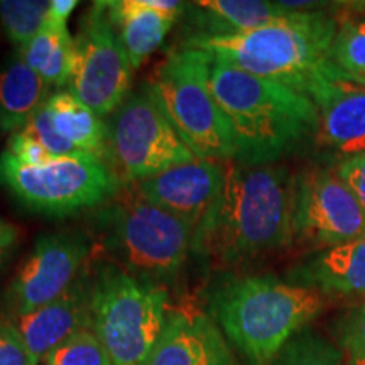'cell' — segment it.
<instances>
[{
  "label": "cell",
  "mask_w": 365,
  "mask_h": 365,
  "mask_svg": "<svg viewBox=\"0 0 365 365\" xmlns=\"http://www.w3.org/2000/svg\"><path fill=\"white\" fill-rule=\"evenodd\" d=\"M296 175L281 164L225 163L220 193L196 227L191 254L217 267H247L294 245Z\"/></svg>",
  "instance_id": "1"
},
{
  "label": "cell",
  "mask_w": 365,
  "mask_h": 365,
  "mask_svg": "<svg viewBox=\"0 0 365 365\" xmlns=\"http://www.w3.org/2000/svg\"><path fill=\"white\" fill-rule=\"evenodd\" d=\"M235 145L234 161L245 166L277 164L317 143L318 110L313 100L277 81L215 59L210 76Z\"/></svg>",
  "instance_id": "2"
},
{
  "label": "cell",
  "mask_w": 365,
  "mask_h": 365,
  "mask_svg": "<svg viewBox=\"0 0 365 365\" xmlns=\"http://www.w3.org/2000/svg\"><path fill=\"white\" fill-rule=\"evenodd\" d=\"M336 27L339 21L325 9L293 11L286 19L261 29L223 36L191 34L182 46L203 49L215 59L308 97L322 80H346L330 58Z\"/></svg>",
  "instance_id": "3"
},
{
  "label": "cell",
  "mask_w": 365,
  "mask_h": 365,
  "mask_svg": "<svg viewBox=\"0 0 365 365\" xmlns=\"http://www.w3.org/2000/svg\"><path fill=\"white\" fill-rule=\"evenodd\" d=\"M325 307V296L269 274L232 276L210 291L208 317L247 365H271Z\"/></svg>",
  "instance_id": "4"
},
{
  "label": "cell",
  "mask_w": 365,
  "mask_h": 365,
  "mask_svg": "<svg viewBox=\"0 0 365 365\" xmlns=\"http://www.w3.org/2000/svg\"><path fill=\"white\" fill-rule=\"evenodd\" d=\"M103 252L132 276L163 282L175 279L191 254L195 227L139 196H125L98 217Z\"/></svg>",
  "instance_id": "5"
},
{
  "label": "cell",
  "mask_w": 365,
  "mask_h": 365,
  "mask_svg": "<svg viewBox=\"0 0 365 365\" xmlns=\"http://www.w3.org/2000/svg\"><path fill=\"white\" fill-rule=\"evenodd\" d=\"M215 58L198 48L173 49L148 83L178 134L198 159L232 161L235 145L210 76Z\"/></svg>",
  "instance_id": "6"
},
{
  "label": "cell",
  "mask_w": 365,
  "mask_h": 365,
  "mask_svg": "<svg viewBox=\"0 0 365 365\" xmlns=\"http://www.w3.org/2000/svg\"><path fill=\"white\" fill-rule=\"evenodd\" d=\"M166 287L139 279L115 264L93 274L91 331L98 336L112 365H140L168 317Z\"/></svg>",
  "instance_id": "7"
},
{
  "label": "cell",
  "mask_w": 365,
  "mask_h": 365,
  "mask_svg": "<svg viewBox=\"0 0 365 365\" xmlns=\"http://www.w3.org/2000/svg\"><path fill=\"white\" fill-rule=\"evenodd\" d=\"M120 182L107 163L95 158H58L29 166L9 150L0 154V186L44 217L63 218L98 207L118 193Z\"/></svg>",
  "instance_id": "8"
},
{
  "label": "cell",
  "mask_w": 365,
  "mask_h": 365,
  "mask_svg": "<svg viewBox=\"0 0 365 365\" xmlns=\"http://www.w3.org/2000/svg\"><path fill=\"white\" fill-rule=\"evenodd\" d=\"M108 166L124 182H139L198 159L159 105L149 83L130 91L108 124Z\"/></svg>",
  "instance_id": "9"
},
{
  "label": "cell",
  "mask_w": 365,
  "mask_h": 365,
  "mask_svg": "<svg viewBox=\"0 0 365 365\" xmlns=\"http://www.w3.org/2000/svg\"><path fill=\"white\" fill-rule=\"evenodd\" d=\"M134 66L113 29L107 2H93L75 38L68 91L100 117L112 115L130 93Z\"/></svg>",
  "instance_id": "10"
},
{
  "label": "cell",
  "mask_w": 365,
  "mask_h": 365,
  "mask_svg": "<svg viewBox=\"0 0 365 365\" xmlns=\"http://www.w3.org/2000/svg\"><path fill=\"white\" fill-rule=\"evenodd\" d=\"M362 237H365V210L335 170L314 166L296 175L294 245L312 254Z\"/></svg>",
  "instance_id": "11"
},
{
  "label": "cell",
  "mask_w": 365,
  "mask_h": 365,
  "mask_svg": "<svg viewBox=\"0 0 365 365\" xmlns=\"http://www.w3.org/2000/svg\"><path fill=\"white\" fill-rule=\"evenodd\" d=\"M91 240L80 230L41 234L4 294L7 319L33 313L65 294L85 271Z\"/></svg>",
  "instance_id": "12"
},
{
  "label": "cell",
  "mask_w": 365,
  "mask_h": 365,
  "mask_svg": "<svg viewBox=\"0 0 365 365\" xmlns=\"http://www.w3.org/2000/svg\"><path fill=\"white\" fill-rule=\"evenodd\" d=\"M223 171L225 163L195 159L135 182V195L182 218L196 230L220 193Z\"/></svg>",
  "instance_id": "13"
},
{
  "label": "cell",
  "mask_w": 365,
  "mask_h": 365,
  "mask_svg": "<svg viewBox=\"0 0 365 365\" xmlns=\"http://www.w3.org/2000/svg\"><path fill=\"white\" fill-rule=\"evenodd\" d=\"M140 365H235L234 352L217 323L200 309H173Z\"/></svg>",
  "instance_id": "14"
},
{
  "label": "cell",
  "mask_w": 365,
  "mask_h": 365,
  "mask_svg": "<svg viewBox=\"0 0 365 365\" xmlns=\"http://www.w3.org/2000/svg\"><path fill=\"white\" fill-rule=\"evenodd\" d=\"M91 296L93 276L85 269L70 289L58 299L33 313L11 319L19 330L36 365L75 333L91 330Z\"/></svg>",
  "instance_id": "15"
},
{
  "label": "cell",
  "mask_w": 365,
  "mask_h": 365,
  "mask_svg": "<svg viewBox=\"0 0 365 365\" xmlns=\"http://www.w3.org/2000/svg\"><path fill=\"white\" fill-rule=\"evenodd\" d=\"M308 97L317 105V143L322 148L339 161L365 153V86L346 80H322Z\"/></svg>",
  "instance_id": "16"
},
{
  "label": "cell",
  "mask_w": 365,
  "mask_h": 365,
  "mask_svg": "<svg viewBox=\"0 0 365 365\" xmlns=\"http://www.w3.org/2000/svg\"><path fill=\"white\" fill-rule=\"evenodd\" d=\"M286 281L325 298H365V237L312 252L286 272Z\"/></svg>",
  "instance_id": "17"
},
{
  "label": "cell",
  "mask_w": 365,
  "mask_h": 365,
  "mask_svg": "<svg viewBox=\"0 0 365 365\" xmlns=\"http://www.w3.org/2000/svg\"><path fill=\"white\" fill-rule=\"evenodd\" d=\"M107 14L134 70L163 44L178 21L175 16L149 7L145 0H110Z\"/></svg>",
  "instance_id": "18"
},
{
  "label": "cell",
  "mask_w": 365,
  "mask_h": 365,
  "mask_svg": "<svg viewBox=\"0 0 365 365\" xmlns=\"http://www.w3.org/2000/svg\"><path fill=\"white\" fill-rule=\"evenodd\" d=\"M191 21L198 26L193 34L223 36L261 29L286 19L293 11L279 2L264 0H200L188 4Z\"/></svg>",
  "instance_id": "19"
},
{
  "label": "cell",
  "mask_w": 365,
  "mask_h": 365,
  "mask_svg": "<svg viewBox=\"0 0 365 365\" xmlns=\"http://www.w3.org/2000/svg\"><path fill=\"white\" fill-rule=\"evenodd\" d=\"M49 86L21 56L0 70V124L2 134L24 129L49 98Z\"/></svg>",
  "instance_id": "20"
},
{
  "label": "cell",
  "mask_w": 365,
  "mask_h": 365,
  "mask_svg": "<svg viewBox=\"0 0 365 365\" xmlns=\"http://www.w3.org/2000/svg\"><path fill=\"white\" fill-rule=\"evenodd\" d=\"M46 107L59 135L88 156L108 164V125L98 113L81 103L70 91H54L46 100Z\"/></svg>",
  "instance_id": "21"
},
{
  "label": "cell",
  "mask_w": 365,
  "mask_h": 365,
  "mask_svg": "<svg viewBox=\"0 0 365 365\" xmlns=\"http://www.w3.org/2000/svg\"><path fill=\"white\" fill-rule=\"evenodd\" d=\"M330 58L346 80L365 86V17L339 22Z\"/></svg>",
  "instance_id": "22"
},
{
  "label": "cell",
  "mask_w": 365,
  "mask_h": 365,
  "mask_svg": "<svg viewBox=\"0 0 365 365\" xmlns=\"http://www.w3.org/2000/svg\"><path fill=\"white\" fill-rule=\"evenodd\" d=\"M48 0H0V24L6 36L22 49L44 27Z\"/></svg>",
  "instance_id": "23"
},
{
  "label": "cell",
  "mask_w": 365,
  "mask_h": 365,
  "mask_svg": "<svg viewBox=\"0 0 365 365\" xmlns=\"http://www.w3.org/2000/svg\"><path fill=\"white\" fill-rule=\"evenodd\" d=\"M271 365H346L339 346L312 330H301L282 346Z\"/></svg>",
  "instance_id": "24"
},
{
  "label": "cell",
  "mask_w": 365,
  "mask_h": 365,
  "mask_svg": "<svg viewBox=\"0 0 365 365\" xmlns=\"http://www.w3.org/2000/svg\"><path fill=\"white\" fill-rule=\"evenodd\" d=\"M43 365H112L108 352L91 330H81L56 346Z\"/></svg>",
  "instance_id": "25"
},
{
  "label": "cell",
  "mask_w": 365,
  "mask_h": 365,
  "mask_svg": "<svg viewBox=\"0 0 365 365\" xmlns=\"http://www.w3.org/2000/svg\"><path fill=\"white\" fill-rule=\"evenodd\" d=\"M333 335L346 365H365V299L340 314Z\"/></svg>",
  "instance_id": "26"
},
{
  "label": "cell",
  "mask_w": 365,
  "mask_h": 365,
  "mask_svg": "<svg viewBox=\"0 0 365 365\" xmlns=\"http://www.w3.org/2000/svg\"><path fill=\"white\" fill-rule=\"evenodd\" d=\"M22 130L27 132L31 137H34L54 158H91L76 148V145L68 143L65 137L58 134V130L54 129L51 113H49L46 103L31 117V120L27 122V125Z\"/></svg>",
  "instance_id": "27"
},
{
  "label": "cell",
  "mask_w": 365,
  "mask_h": 365,
  "mask_svg": "<svg viewBox=\"0 0 365 365\" xmlns=\"http://www.w3.org/2000/svg\"><path fill=\"white\" fill-rule=\"evenodd\" d=\"M0 365H36L11 319H0Z\"/></svg>",
  "instance_id": "28"
},
{
  "label": "cell",
  "mask_w": 365,
  "mask_h": 365,
  "mask_svg": "<svg viewBox=\"0 0 365 365\" xmlns=\"http://www.w3.org/2000/svg\"><path fill=\"white\" fill-rule=\"evenodd\" d=\"M7 150L14 158L19 159L21 163L29 164V166H39V164H48L58 159L53 154H49L34 137H31L24 130L11 134L7 143Z\"/></svg>",
  "instance_id": "29"
},
{
  "label": "cell",
  "mask_w": 365,
  "mask_h": 365,
  "mask_svg": "<svg viewBox=\"0 0 365 365\" xmlns=\"http://www.w3.org/2000/svg\"><path fill=\"white\" fill-rule=\"evenodd\" d=\"M333 170L365 210V153L341 159Z\"/></svg>",
  "instance_id": "30"
},
{
  "label": "cell",
  "mask_w": 365,
  "mask_h": 365,
  "mask_svg": "<svg viewBox=\"0 0 365 365\" xmlns=\"http://www.w3.org/2000/svg\"><path fill=\"white\" fill-rule=\"evenodd\" d=\"M78 2L76 0H51L48 17H46V26L56 27V29H66L68 19L75 11Z\"/></svg>",
  "instance_id": "31"
},
{
  "label": "cell",
  "mask_w": 365,
  "mask_h": 365,
  "mask_svg": "<svg viewBox=\"0 0 365 365\" xmlns=\"http://www.w3.org/2000/svg\"><path fill=\"white\" fill-rule=\"evenodd\" d=\"M19 239V228L14 223L0 218V254H4Z\"/></svg>",
  "instance_id": "32"
},
{
  "label": "cell",
  "mask_w": 365,
  "mask_h": 365,
  "mask_svg": "<svg viewBox=\"0 0 365 365\" xmlns=\"http://www.w3.org/2000/svg\"><path fill=\"white\" fill-rule=\"evenodd\" d=\"M0 269H2V257H0Z\"/></svg>",
  "instance_id": "33"
},
{
  "label": "cell",
  "mask_w": 365,
  "mask_h": 365,
  "mask_svg": "<svg viewBox=\"0 0 365 365\" xmlns=\"http://www.w3.org/2000/svg\"><path fill=\"white\" fill-rule=\"evenodd\" d=\"M0 132H2V124H0Z\"/></svg>",
  "instance_id": "34"
}]
</instances>
